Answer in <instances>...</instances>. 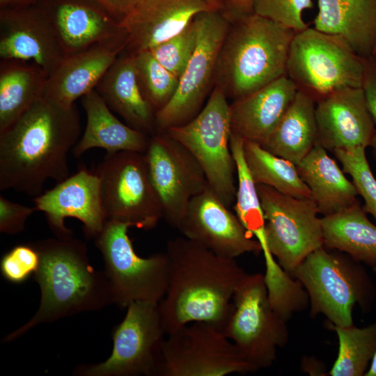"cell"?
I'll list each match as a JSON object with an SVG mask.
<instances>
[{
	"mask_svg": "<svg viewBox=\"0 0 376 376\" xmlns=\"http://www.w3.org/2000/svg\"><path fill=\"white\" fill-rule=\"evenodd\" d=\"M79 114L46 96L0 133V190L38 196L49 179L70 176L68 154L79 141Z\"/></svg>",
	"mask_w": 376,
	"mask_h": 376,
	"instance_id": "obj_1",
	"label": "cell"
},
{
	"mask_svg": "<svg viewBox=\"0 0 376 376\" xmlns=\"http://www.w3.org/2000/svg\"><path fill=\"white\" fill-rule=\"evenodd\" d=\"M165 253L168 286L159 308L166 335L194 322L223 331L234 309L235 290L247 273L235 259L184 236L169 240Z\"/></svg>",
	"mask_w": 376,
	"mask_h": 376,
	"instance_id": "obj_2",
	"label": "cell"
},
{
	"mask_svg": "<svg viewBox=\"0 0 376 376\" xmlns=\"http://www.w3.org/2000/svg\"><path fill=\"white\" fill-rule=\"evenodd\" d=\"M33 244L40 259L33 275L40 289V305L35 315L6 336L3 342L13 341L39 324L113 304L105 272L90 264L83 241L73 236L56 237Z\"/></svg>",
	"mask_w": 376,
	"mask_h": 376,
	"instance_id": "obj_3",
	"label": "cell"
},
{
	"mask_svg": "<svg viewBox=\"0 0 376 376\" xmlns=\"http://www.w3.org/2000/svg\"><path fill=\"white\" fill-rule=\"evenodd\" d=\"M229 27L214 72L217 86L235 100L286 76L295 32L253 12Z\"/></svg>",
	"mask_w": 376,
	"mask_h": 376,
	"instance_id": "obj_4",
	"label": "cell"
},
{
	"mask_svg": "<svg viewBox=\"0 0 376 376\" xmlns=\"http://www.w3.org/2000/svg\"><path fill=\"white\" fill-rule=\"evenodd\" d=\"M290 276L308 294L311 317L322 314L336 326L353 324L354 305L367 312L376 297L375 286L361 263L324 246L310 253Z\"/></svg>",
	"mask_w": 376,
	"mask_h": 376,
	"instance_id": "obj_5",
	"label": "cell"
},
{
	"mask_svg": "<svg viewBox=\"0 0 376 376\" xmlns=\"http://www.w3.org/2000/svg\"><path fill=\"white\" fill-rule=\"evenodd\" d=\"M364 70L365 58L339 36L308 26L292 40L286 76L316 102L343 88L361 87Z\"/></svg>",
	"mask_w": 376,
	"mask_h": 376,
	"instance_id": "obj_6",
	"label": "cell"
},
{
	"mask_svg": "<svg viewBox=\"0 0 376 376\" xmlns=\"http://www.w3.org/2000/svg\"><path fill=\"white\" fill-rule=\"evenodd\" d=\"M233 311L223 332L254 371L271 367L289 339L287 322L273 308L264 274H248L233 298Z\"/></svg>",
	"mask_w": 376,
	"mask_h": 376,
	"instance_id": "obj_7",
	"label": "cell"
},
{
	"mask_svg": "<svg viewBox=\"0 0 376 376\" xmlns=\"http://www.w3.org/2000/svg\"><path fill=\"white\" fill-rule=\"evenodd\" d=\"M165 132L191 152L202 167L210 188L230 207L235 198L236 165L230 147V104L223 89L216 85L195 118Z\"/></svg>",
	"mask_w": 376,
	"mask_h": 376,
	"instance_id": "obj_8",
	"label": "cell"
},
{
	"mask_svg": "<svg viewBox=\"0 0 376 376\" xmlns=\"http://www.w3.org/2000/svg\"><path fill=\"white\" fill-rule=\"evenodd\" d=\"M129 228L127 224L107 221L95 239L104 261L113 304L124 308L137 301L159 303L168 286L167 256L164 252L139 256L128 235Z\"/></svg>",
	"mask_w": 376,
	"mask_h": 376,
	"instance_id": "obj_9",
	"label": "cell"
},
{
	"mask_svg": "<svg viewBox=\"0 0 376 376\" xmlns=\"http://www.w3.org/2000/svg\"><path fill=\"white\" fill-rule=\"evenodd\" d=\"M96 173L100 178L108 221L148 230L163 219L162 203L152 183L145 153L107 152Z\"/></svg>",
	"mask_w": 376,
	"mask_h": 376,
	"instance_id": "obj_10",
	"label": "cell"
},
{
	"mask_svg": "<svg viewBox=\"0 0 376 376\" xmlns=\"http://www.w3.org/2000/svg\"><path fill=\"white\" fill-rule=\"evenodd\" d=\"M112 331L113 349L104 361L81 364L79 376H157L166 335L159 303L137 301L127 306Z\"/></svg>",
	"mask_w": 376,
	"mask_h": 376,
	"instance_id": "obj_11",
	"label": "cell"
},
{
	"mask_svg": "<svg viewBox=\"0 0 376 376\" xmlns=\"http://www.w3.org/2000/svg\"><path fill=\"white\" fill-rule=\"evenodd\" d=\"M265 219L269 251L290 275L313 251L324 246L321 218L314 201L256 185Z\"/></svg>",
	"mask_w": 376,
	"mask_h": 376,
	"instance_id": "obj_12",
	"label": "cell"
},
{
	"mask_svg": "<svg viewBox=\"0 0 376 376\" xmlns=\"http://www.w3.org/2000/svg\"><path fill=\"white\" fill-rule=\"evenodd\" d=\"M221 329L194 322L167 335L157 376H224L254 373Z\"/></svg>",
	"mask_w": 376,
	"mask_h": 376,
	"instance_id": "obj_13",
	"label": "cell"
},
{
	"mask_svg": "<svg viewBox=\"0 0 376 376\" xmlns=\"http://www.w3.org/2000/svg\"><path fill=\"white\" fill-rule=\"evenodd\" d=\"M198 36L195 51L179 79L173 97L155 113V133L195 118L214 77L218 56L228 31V20L215 9L196 15Z\"/></svg>",
	"mask_w": 376,
	"mask_h": 376,
	"instance_id": "obj_14",
	"label": "cell"
},
{
	"mask_svg": "<svg viewBox=\"0 0 376 376\" xmlns=\"http://www.w3.org/2000/svg\"><path fill=\"white\" fill-rule=\"evenodd\" d=\"M145 155L163 219L178 229L191 198L209 185L205 174L191 152L166 132L150 136Z\"/></svg>",
	"mask_w": 376,
	"mask_h": 376,
	"instance_id": "obj_15",
	"label": "cell"
},
{
	"mask_svg": "<svg viewBox=\"0 0 376 376\" xmlns=\"http://www.w3.org/2000/svg\"><path fill=\"white\" fill-rule=\"evenodd\" d=\"M36 211L45 213L55 237L72 236L65 225L72 217L83 224L86 237L95 239L103 230L107 218L101 196L99 175L82 167L74 175L34 198Z\"/></svg>",
	"mask_w": 376,
	"mask_h": 376,
	"instance_id": "obj_16",
	"label": "cell"
},
{
	"mask_svg": "<svg viewBox=\"0 0 376 376\" xmlns=\"http://www.w3.org/2000/svg\"><path fill=\"white\" fill-rule=\"evenodd\" d=\"M178 230L182 236L228 258L262 252L260 243L208 185L190 201Z\"/></svg>",
	"mask_w": 376,
	"mask_h": 376,
	"instance_id": "obj_17",
	"label": "cell"
},
{
	"mask_svg": "<svg viewBox=\"0 0 376 376\" xmlns=\"http://www.w3.org/2000/svg\"><path fill=\"white\" fill-rule=\"evenodd\" d=\"M65 56L52 23L38 6L0 8L1 60L31 62L49 76Z\"/></svg>",
	"mask_w": 376,
	"mask_h": 376,
	"instance_id": "obj_18",
	"label": "cell"
},
{
	"mask_svg": "<svg viewBox=\"0 0 376 376\" xmlns=\"http://www.w3.org/2000/svg\"><path fill=\"white\" fill-rule=\"evenodd\" d=\"M65 55L99 43L127 40L121 23L97 0H39Z\"/></svg>",
	"mask_w": 376,
	"mask_h": 376,
	"instance_id": "obj_19",
	"label": "cell"
},
{
	"mask_svg": "<svg viewBox=\"0 0 376 376\" xmlns=\"http://www.w3.org/2000/svg\"><path fill=\"white\" fill-rule=\"evenodd\" d=\"M317 143L327 151L370 147L376 132L361 87L343 88L315 104Z\"/></svg>",
	"mask_w": 376,
	"mask_h": 376,
	"instance_id": "obj_20",
	"label": "cell"
},
{
	"mask_svg": "<svg viewBox=\"0 0 376 376\" xmlns=\"http://www.w3.org/2000/svg\"><path fill=\"white\" fill-rule=\"evenodd\" d=\"M215 9L207 0H140L121 22L134 53L150 50L181 31L198 13Z\"/></svg>",
	"mask_w": 376,
	"mask_h": 376,
	"instance_id": "obj_21",
	"label": "cell"
},
{
	"mask_svg": "<svg viewBox=\"0 0 376 376\" xmlns=\"http://www.w3.org/2000/svg\"><path fill=\"white\" fill-rule=\"evenodd\" d=\"M127 47V40L99 43L67 55L48 76L44 96L62 104L95 89L108 69Z\"/></svg>",
	"mask_w": 376,
	"mask_h": 376,
	"instance_id": "obj_22",
	"label": "cell"
},
{
	"mask_svg": "<svg viewBox=\"0 0 376 376\" xmlns=\"http://www.w3.org/2000/svg\"><path fill=\"white\" fill-rule=\"evenodd\" d=\"M297 88L283 76L230 104L232 133L262 146L293 100Z\"/></svg>",
	"mask_w": 376,
	"mask_h": 376,
	"instance_id": "obj_23",
	"label": "cell"
},
{
	"mask_svg": "<svg viewBox=\"0 0 376 376\" xmlns=\"http://www.w3.org/2000/svg\"><path fill=\"white\" fill-rule=\"evenodd\" d=\"M120 54L95 90L127 125L151 136L155 133L156 112L141 90L133 53Z\"/></svg>",
	"mask_w": 376,
	"mask_h": 376,
	"instance_id": "obj_24",
	"label": "cell"
},
{
	"mask_svg": "<svg viewBox=\"0 0 376 376\" xmlns=\"http://www.w3.org/2000/svg\"><path fill=\"white\" fill-rule=\"evenodd\" d=\"M86 116L84 132L72 149L79 157L87 150L99 148L109 153L131 151L145 153L150 136L119 120L95 90L81 97Z\"/></svg>",
	"mask_w": 376,
	"mask_h": 376,
	"instance_id": "obj_25",
	"label": "cell"
},
{
	"mask_svg": "<svg viewBox=\"0 0 376 376\" xmlns=\"http://www.w3.org/2000/svg\"><path fill=\"white\" fill-rule=\"evenodd\" d=\"M314 28L345 39L361 57L372 56L376 40V0H318Z\"/></svg>",
	"mask_w": 376,
	"mask_h": 376,
	"instance_id": "obj_26",
	"label": "cell"
},
{
	"mask_svg": "<svg viewBox=\"0 0 376 376\" xmlns=\"http://www.w3.org/2000/svg\"><path fill=\"white\" fill-rule=\"evenodd\" d=\"M297 168L322 217L340 212L358 201L352 182L320 145L316 143Z\"/></svg>",
	"mask_w": 376,
	"mask_h": 376,
	"instance_id": "obj_27",
	"label": "cell"
},
{
	"mask_svg": "<svg viewBox=\"0 0 376 376\" xmlns=\"http://www.w3.org/2000/svg\"><path fill=\"white\" fill-rule=\"evenodd\" d=\"M315 100L297 90L282 118L261 146L297 165L317 143Z\"/></svg>",
	"mask_w": 376,
	"mask_h": 376,
	"instance_id": "obj_28",
	"label": "cell"
},
{
	"mask_svg": "<svg viewBox=\"0 0 376 376\" xmlns=\"http://www.w3.org/2000/svg\"><path fill=\"white\" fill-rule=\"evenodd\" d=\"M324 246L347 253L376 272V224L358 201L337 213L321 217Z\"/></svg>",
	"mask_w": 376,
	"mask_h": 376,
	"instance_id": "obj_29",
	"label": "cell"
},
{
	"mask_svg": "<svg viewBox=\"0 0 376 376\" xmlns=\"http://www.w3.org/2000/svg\"><path fill=\"white\" fill-rule=\"evenodd\" d=\"M48 74L40 66L17 60L0 65V133L9 128L44 95Z\"/></svg>",
	"mask_w": 376,
	"mask_h": 376,
	"instance_id": "obj_30",
	"label": "cell"
},
{
	"mask_svg": "<svg viewBox=\"0 0 376 376\" xmlns=\"http://www.w3.org/2000/svg\"><path fill=\"white\" fill-rule=\"evenodd\" d=\"M244 142V139L240 136L231 133L230 147L237 175L234 210L244 227L260 243L265 263L269 265L274 263L275 259L268 248L264 213L256 184L245 162Z\"/></svg>",
	"mask_w": 376,
	"mask_h": 376,
	"instance_id": "obj_31",
	"label": "cell"
},
{
	"mask_svg": "<svg viewBox=\"0 0 376 376\" xmlns=\"http://www.w3.org/2000/svg\"><path fill=\"white\" fill-rule=\"evenodd\" d=\"M243 149L246 164L256 185H267L297 198H311L294 163L272 154L255 142L244 141Z\"/></svg>",
	"mask_w": 376,
	"mask_h": 376,
	"instance_id": "obj_32",
	"label": "cell"
},
{
	"mask_svg": "<svg viewBox=\"0 0 376 376\" xmlns=\"http://www.w3.org/2000/svg\"><path fill=\"white\" fill-rule=\"evenodd\" d=\"M338 340L336 359L329 372L331 376H363L376 353V322L365 327L328 323Z\"/></svg>",
	"mask_w": 376,
	"mask_h": 376,
	"instance_id": "obj_33",
	"label": "cell"
},
{
	"mask_svg": "<svg viewBox=\"0 0 376 376\" xmlns=\"http://www.w3.org/2000/svg\"><path fill=\"white\" fill-rule=\"evenodd\" d=\"M133 54L141 90L157 112L173 97L179 79L163 66L150 50Z\"/></svg>",
	"mask_w": 376,
	"mask_h": 376,
	"instance_id": "obj_34",
	"label": "cell"
},
{
	"mask_svg": "<svg viewBox=\"0 0 376 376\" xmlns=\"http://www.w3.org/2000/svg\"><path fill=\"white\" fill-rule=\"evenodd\" d=\"M366 148H338L332 151L342 165V169L350 175L358 195L364 201L363 207L373 216L376 224V178L367 159Z\"/></svg>",
	"mask_w": 376,
	"mask_h": 376,
	"instance_id": "obj_35",
	"label": "cell"
},
{
	"mask_svg": "<svg viewBox=\"0 0 376 376\" xmlns=\"http://www.w3.org/2000/svg\"><path fill=\"white\" fill-rule=\"evenodd\" d=\"M198 36V24L195 16L181 31L150 51L163 66L180 79L195 51Z\"/></svg>",
	"mask_w": 376,
	"mask_h": 376,
	"instance_id": "obj_36",
	"label": "cell"
},
{
	"mask_svg": "<svg viewBox=\"0 0 376 376\" xmlns=\"http://www.w3.org/2000/svg\"><path fill=\"white\" fill-rule=\"evenodd\" d=\"M313 6V0H253L252 12L297 33L308 27L302 13Z\"/></svg>",
	"mask_w": 376,
	"mask_h": 376,
	"instance_id": "obj_37",
	"label": "cell"
},
{
	"mask_svg": "<svg viewBox=\"0 0 376 376\" xmlns=\"http://www.w3.org/2000/svg\"><path fill=\"white\" fill-rule=\"evenodd\" d=\"M40 255L33 243L13 246L1 258L2 276L13 284H21L33 276L40 265Z\"/></svg>",
	"mask_w": 376,
	"mask_h": 376,
	"instance_id": "obj_38",
	"label": "cell"
},
{
	"mask_svg": "<svg viewBox=\"0 0 376 376\" xmlns=\"http://www.w3.org/2000/svg\"><path fill=\"white\" fill-rule=\"evenodd\" d=\"M35 211V207L13 202L0 195V232L8 235L20 233L24 230L28 218Z\"/></svg>",
	"mask_w": 376,
	"mask_h": 376,
	"instance_id": "obj_39",
	"label": "cell"
},
{
	"mask_svg": "<svg viewBox=\"0 0 376 376\" xmlns=\"http://www.w3.org/2000/svg\"><path fill=\"white\" fill-rule=\"evenodd\" d=\"M361 88L366 104L376 127V57L365 58V70Z\"/></svg>",
	"mask_w": 376,
	"mask_h": 376,
	"instance_id": "obj_40",
	"label": "cell"
},
{
	"mask_svg": "<svg viewBox=\"0 0 376 376\" xmlns=\"http://www.w3.org/2000/svg\"><path fill=\"white\" fill-rule=\"evenodd\" d=\"M120 23L136 7L140 0H97Z\"/></svg>",
	"mask_w": 376,
	"mask_h": 376,
	"instance_id": "obj_41",
	"label": "cell"
},
{
	"mask_svg": "<svg viewBox=\"0 0 376 376\" xmlns=\"http://www.w3.org/2000/svg\"><path fill=\"white\" fill-rule=\"evenodd\" d=\"M238 15L252 12L253 0H228Z\"/></svg>",
	"mask_w": 376,
	"mask_h": 376,
	"instance_id": "obj_42",
	"label": "cell"
},
{
	"mask_svg": "<svg viewBox=\"0 0 376 376\" xmlns=\"http://www.w3.org/2000/svg\"><path fill=\"white\" fill-rule=\"evenodd\" d=\"M39 0H0V8L21 7L35 5Z\"/></svg>",
	"mask_w": 376,
	"mask_h": 376,
	"instance_id": "obj_43",
	"label": "cell"
},
{
	"mask_svg": "<svg viewBox=\"0 0 376 376\" xmlns=\"http://www.w3.org/2000/svg\"><path fill=\"white\" fill-rule=\"evenodd\" d=\"M365 376H376V353L370 363Z\"/></svg>",
	"mask_w": 376,
	"mask_h": 376,
	"instance_id": "obj_44",
	"label": "cell"
},
{
	"mask_svg": "<svg viewBox=\"0 0 376 376\" xmlns=\"http://www.w3.org/2000/svg\"><path fill=\"white\" fill-rule=\"evenodd\" d=\"M370 148H371L372 155L376 163V132L370 143Z\"/></svg>",
	"mask_w": 376,
	"mask_h": 376,
	"instance_id": "obj_45",
	"label": "cell"
},
{
	"mask_svg": "<svg viewBox=\"0 0 376 376\" xmlns=\"http://www.w3.org/2000/svg\"><path fill=\"white\" fill-rule=\"evenodd\" d=\"M221 0H207V1L215 8V6L217 3L221 1Z\"/></svg>",
	"mask_w": 376,
	"mask_h": 376,
	"instance_id": "obj_46",
	"label": "cell"
},
{
	"mask_svg": "<svg viewBox=\"0 0 376 376\" xmlns=\"http://www.w3.org/2000/svg\"><path fill=\"white\" fill-rule=\"evenodd\" d=\"M372 56H374L376 57V40H375V46H374V49H373Z\"/></svg>",
	"mask_w": 376,
	"mask_h": 376,
	"instance_id": "obj_47",
	"label": "cell"
}]
</instances>
